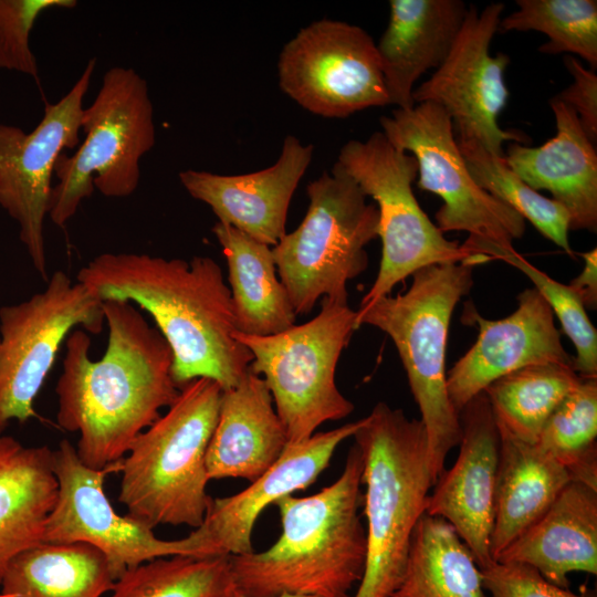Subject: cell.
Returning a JSON list of instances; mask_svg holds the SVG:
<instances>
[{
  "label": "cell",
  "instance_id": "obj_1",
  "mask_svg": "<svg viewBox=\"0 0 597 597\" xmlns=\"http://www.w3.org/2000/svg\"><path fill=\"white\" fill-rule=\"evenodd\" d=\"M103 311L108 328L104 355L92 360L90 335L72 331L55 387L57 425L80 433L76 453L95 470L124 459L180 390L172 379L168 343L135 304L106 300Z\"/></svg>",
  "mask_w": 597,
  "mask_h": 597
},
{
  "label": "cell",
  "instance_id": "obj_2",
  "mask_svg": "<svg viewBox=\"0 0 597 597\" xmlns=\"http://www.w3.org/2000/svg\"><path fill=\"white\" fill-rule=\"evenodd\" d=\"M76 279L102 302L128 301L150 314L171 349L179 389L205 377L227 390L249 371L252 355L234 338L231 291L213 259L105 252L81 268Z\"/></svg>",
  "mask_w": 597,
  "mask_h": 597
},
{
  "label": "cell",
  "instance_id": "obj_3",
  "mask_svg": "<svg viewBox=\"0 0 597 597\" xmlns=\"http://www.w3.org/2000/svg\"><path fill=\"white\" fill-rule=\"evenodd\" d=\"M362 474V455L354 444L331 485L313 495L277 501L282 530L275 543L262 552L229 556L235 593L349 597L366 559Z\"/></svg>",
  "mask_w": 597,
  "mask_h": 597
},
{
  "label": "cell",
  "instance_id": "obj_4",
  "mask_svg": "<svg viewBox=\"0 0 597 597\" xmlns=\"http://www.w3.org/2000/svg\"><path fill=\"white\" fill-rule=\"evenodd\" d=\"M353 437L363 461L366 519L365 567L353 597H391L434 484L427 433L420 419L378 402Z\"/></svg>",
  "mask_w": 597,
  "mask_h": 597
},
{
  "label": "cell",
  "instance_id": "obj_5",
  "mask_svg": "<svg viewBox=\"0 0 597 597\" xmlns=\"http://www.w3.org/2000/svg\"><path fill=\"white\" fill-rule=\"evenodd\" d=\"M472 270L464 262L422 268L405 293L356 311L357 328L374 326L396 346L427 433L433 482L461 439L459 413L447 389L446 350L452 313L473 285Z\"/></svg>",
  "mask_w": 597,
  "mask_h": 597
},
{
  "label": "cell",
  "instance_id": "obj_6",
  "mask_svg": "<svg viewBox=\"0 0 597 597\" xmlns=\"http://www.w3.org/2000/svg\"><path fill=\"white\" fill-rule=\"evenodd\" d=\"M221 394L210 378L186 384L167 412L135 439L121 468L118 501L127 516L150 528L202 525L212 500L206 453Z\"/></svg>",
  "mask_w": 597,
  "mask_h": 597
},
{
  "label": "cell",
  "instance_id": "obj_7",
  "mask_svg": "<svg viewBox=\"0 0 597 597\" xmlns=\"http://www.w3.org/2000/svg\"><path fill=\"white\" fill-rule=\"evenodd\" d=\"M304 219L272 253L295 314L320 297L347 302V283L368 265L366 247L378 237V210L335 163L306 188Z\"/></svg>",
  "mask_w": 597,
  "mask_h": 597
},
{
  "label": "cell",
  "instance_id": "obj_8",
  "mask_svg": "<svg viewBox=\"0 0 597 597\" xmlns=\"http://www.w3.org/2000/svg\"><path fill=\"white\" fill-rule=\"evenodd\" d=\"M81 129L86 135L83 144L71 156L62 153L54 167L59 182L52 188L48 216L60 228L94 187L112 198L137 189L139 161L156 142L146 81L130 67L107 70L95 100L83 109Z\"/></svg>",
  "mask_w": 597,
  "mask_h": 597
},
{
  "label": "cell",
  "instance_id": "obj_9",
  "mask_svg": "<svg viewBox=\"0 0 597 597\" xmlns=\"http://www.w3.org/2000/svg\"><path fill=\"white\" fill-rule=\"evenodd\" d=\"M311 321L269 336L235 332L252 355L250 370L265 381L287 443L303 441L324 422L346 418L354 405L337 388L335 373L356 326L347 302L322 298Z\"/></svg>",
  "mask_w": 597,
  "mask_h": 597
},
{
  "label": "cell",
  "instance_id": "obj_10",
  "mask_svg": "<svg viewBox=\"0 0 597 597\" xmlns=\"http://www.w3.org/2000/svg\"><path fill=\"white\" fill-rule=\"evenodd\" d=\"M336 163L366 197L375 200L379 217L381 260L375 282L359 307L390 295L398 283L422 268L471 260L473 254L458 241L448 240L416 199L415 156L396 148L383 132H375L363 142H347Z\"/></svg>",
  "mask_w": 597,
  "mask_h": 597
},
{
  "label": "cell",
  "instance_id": "obj_11",
  "mask_svg": "<svg viewBox=\"0 0 597 597\" xmlns=\"http://www.w3.org/2000/svg\"><path fill=\"white\" fill-rule=\"evenodd\" d=\"M379 123L396 148L417 159L418 188L441 198L436 226L442 233L468 232L462 247L469 254L484 256L493 248L513 249V242L524 235L525 220L474 181L442 107L423 102L396 108Z\"/></svg>",
  "mask_w": 597,
  "mask_h": 597
},
{
  "label": "cell",
  "instance_id": "obj_12",
  "mask_svg": "<svg viewBox=\"0 0 597 597\" xmlns=\"http://www.w3.org/2000/svg\"><path fill=\"white\" fill-rule=\"evenodd\" d=\"M122 462L91 469L82 463L69 440L60 442L52 460L59 492L43 542L96 547L105 555L115 580L127 569L160 557L220 555L202 525L187 537L165 541L144 523L118 515L106 496L104 480L108 473L121 471Z\"/></svg>",
  "mask_w": 597,
  "mask_h": 597
},
{
  "label": "cell",
  "instance_id": "obj_13",
  "mask_svg": "<svg viewBox=\"0 0 597 597\" xmlns=\"http://www.w3.org/2000/svg\"><path fill=\"white\" fill-rule=\"evenodd\" d=\"M46 287L27 301L0 307V434L11 420L36 416L34 399L60 347L81 326L98 334L105 324L103 302L59 270Z\"/></svg>",
  "mask_w": 597,
  "mask_h": 597
},
{
  "label": "cell",
  "instance_id": "obj_14",
  "mask_svg": "<svg viewBox=\"0 0 597 597\" xmlns=\"http://www.w3.org/2000/svg\"><path fill=\"white\" fill-rule=\"evenodd\" d=\"M277 76L289 97L326 118L389 104L375 41L344 21L323 19L301 29L280 53Z\"/></svg>",
  "mask_w": 597,
  "mask_h": 597
},
{
  "label": "cell",
  "instance_id": "obj_15",
  "mask_svg": "<svg viewBox=\"0 0 597 597\" xmlns=\"http://www.w3.org/2000/svg\"><path fill=\"white\" fill-rule=\"evenodd\" d=\"M504 9L500 2L482 11L470 4L447 59L412 92L415 104L432 102L446 111L457 140H474L498 157H504L505 142L530 143L522 132L504 130L498 123L509 97L504 73L510 56L491 55L490 45Z\"/></svg>",
  "mask_w": 597,
  "mask_h": 597
},
{
  "label": "cell",
  "instance_id": "obj_16",
  "mask_svg": "<svg viewBox=\"0 0 597 597\" xmlns=\"http://www.w3.org/2000/svg\"><path fill=\"white\" fill-rule=\"evenodd\" d=\"M95 64L96 59H91L59 102L45 103L44 116L30 134L0 124V206L18 222L20 240L43 281L49 280L43 224L52 175L62 150L80 142L83 100Z\"/></svg>",
  "mask_w": 597,
  "mask_h": 597
},
{
  "label": "cell",
  "instance_id": "obj_17",
  "mask_svg": "<svg viewBox=\"0 0 597 597\" xmlns=\"http://www.w3.org/2000/svg\"><path fill=\"white\" fill-rule=\"evenodd\" d=\"M462 322L478 328L470 349L447 373V389L455 411L494 380L523 367L559 363L572 364L565 350L554 314L534 287L517 295V308L501 320L481 316L473 303L465 302Z\"/></svg>",
  "mask_w": 597,
  "mask_h": 597
},
{
  "label": "cell",
  "instance_id": "obj_18",
  "mask_svg": "<svg viewBox=\"0 0 597 597\" xmlns=\"http://www.w3.org/2000/svg\"><path fill=\"white\" fill-rule=\"evenodd\" d=\"M460 451L428 495L426 514L447 521L467 545L480 569L491 566L500 432L484 392L459 412Z\"/></svg>",
  "mask_w": 597,
  "mask_h": 597
},
{
  "label": "cell",
  "instance_id": "obj_19",
  "mask_svg": "<svg viewBox=\"0 0 597 597\" xmlns=\"http://www.w3.org/2000/svg\"><path fill=\"white\" fill-rule=\"evenodd\" d=\"M313 145L287 135L277 160L242 175L185 170L179 179L187 192L208 205L218 222L273 248L285 234L291 199L313 157Z\"/></svg>",
  "mask_w": 597,
  "mask_h": 597
},
{
  "label": "cell",
  "instance_id": "obj_20",
  "mask_svg": "<svg viewBox=\"0 0 597 597\" xmlns=\"http://www.w3.org/2000/svg\"><path fill=\"white\" fill-rule=\"evenodd\" d=\"M363 419L287 443L281 457L261 476L233 495L212 499L202 526L220 555L251 553L252 533L260 514L271 504L314 483L328 467L337 447L353 437Z\"/></svg>",
  "mask_w": 597,
  "mask_h": 597
},
{
  "label": "cell",
  "instance_id": "obj_21",
  "mask_svg": "<svg viewBox=\"0 0 597 597\" xmlns=\"http://www.w3.org/2000/svg\"><path fill=\"white\" fill-rule=\"evenodd\" d=\"M556 134L538 147L511 142L507 166L532 189L547 190L569 213L570 229L597 231V153L577 114L549 100Z\"/></svg>",
  "mask_w": 597,
  "mask_h": 597
},
{
  "label": "cell",
  "instance_id": "obj_22",
  "mask_svg": "<svg viewBox=\"0 0 597 597\" xmlns=\"http://www.w3.org/2000/svg\"><path fill=\"white\" fill-rule=\"evenodd\" d=\"M389 21L376 50L389 104L411 108L413 85L447 59L468 6L461 0H390Z\"/></svg>",
  "mask_w": 597,
  "mask_h": 597
},
{
  "label": "cell",
  "instance_id": "obj_23",
  "mask_svg": "<svg viewBox=\"0 0 597 597\" xmlns=\"http://www.w3.org/2000/svg\"><path fill=\"white\" fill-rule=\"evenodd\" d=\"M286 444L271 392L263 378L249 369L235 387L222 390L206 453L208 478L253 482L274 464Z\"/></svg>",
  "mask_w": 597,
  "mask_h": 597
},
{
  "label": "cell",
  "instance_id": "obj_24",
  "mask_svg": "<svg viewBox=\"0 0 597 597\" xmlns=\"http://www.w3.org/2000/svg\"><path fill=\"white\" fill-rule=\"evenodd\" d=\"M495 562L523 563L569 587L573 572L597 574V488L569 482L546 512Z\"/></svg>",
  "mask_w": 597,
  "mask_h": 597
},
{
  "label": "cell",
  "instance_id": "obj_25",
  "mask_svg": "<svg viewBox=\"0 0 597 597\" xmlns=\"http://www.w3.org/2000/svg\"><path fill=\"white\" fill-rule=\"evenodd\" d=\"M499 432L500 455L491 537L494 562L574 481L562 464L536 444L524 442L502 428Z\"/></svg>",
  "mask_w": 597,
  "mask_h": 597
},
{
  "label": "cell",
  "instance_id": "obj_26",
  "mask_svg": "<svg viewBox=\"0 0 597 597\" xmlns=\"http://www.w3.org/2000/svg\"><path fill=\"white\" fill-rule=\"evenodd\" d=\"M53 450L0 434V579L18 553L43 542L59 492Z\"/></svg>",
  "mask_w": 597,
  "mask_h": 597
},
{
  "label": "cell",
  "instance_id": "obj_27",
  "mask_svg": "<svg viewBox=\"0 0 597 597\" xmlns=\"http://www.w3.org/2000/svg\"><path fill=\"white\" fill-rule=\"evenodd\" d=\"M212 232L227 261L237 331L269 336L295 325L296 314L276 275L272 248L218 221Z\"/></svg>",
  "mask_w": 597,
  "mask_h": 597
},
{
  "label": "cell",
  "instance_id": "obj_28",
  "mask_svg": "<svg viewBox=\"0 0 597 597\" xmlns=\"http://www.w3.org/2000/svg\"><path fill=\"white\" fill-rule=\"evenodd\" d=\"M115 579L105 555L86 543H39L14 555L0 579L2 597H101Z\"/></svg>",
  "mask_w": 597,
  "mask_h": 597
},
{
  "label": "cell",
  "instance_id": "obj_29",
  "mask_svg": "<svg viewBox=\"0 0 597 597\" xmlns=\"http://www.w3.org/2000/svg\"><path fill=\"white\" fill-rule=\"evenodd\" d=\"M391 597H485L481 569L447 521L426 513L419 519Z\"/></svg>",
  "mask_w": 597,
  "mask_h": 597
},
{
  "label": "cell",
  "instance_id": "obj_30",
  "mask_svg": "<svg viewBox=\"0 0 597 597\" xmlns=\"http://www.w3.org/2000/svg\"><path fill=\"white\" fill-rule=\"evenodd\" d=\"M582 379L572 364H535L494 380L483 392L498 427L535 444L548 418Z\"/></svg>",
  "mask_w": 597,
  "mask_h": 597
},
{
  "label": "cell",
  "instance_id": "obj_31",
  "mask_svg": "<svg viewBox=\"0 0 597 597\" xmlns=\"http://www.w3.org/2000/svg\"><path fill=\"white\" fill-rule=\"evenodd\" d=\"M111 597H233L230 557L175 555L127 569Z\"/></svg>",
  "mask_w": 597,
  "mask_h": 597
},
{
  "label": "cell",
  "instance_id": "obj_32",
  "mask_svg": "<svg viewBox=\"0 0 597 597\" xmlns=\"http://www.w3.org/2000/svg\"><path fill=\"white\" fill-rule=\"evenodd\" d=\"M457 142L472 178L482 189L528 220L542 235L574 256L568 239L570 217L561 203L532 189L507 166L504 157L493 155L474 140Z\"/></svg>",
  "mask_w": 597,
  "mask_h": 597
},
{
  "label": "cell",
  "instance_id": "obj_33",
  "mask_svg": "<svg viewBox=\"0 0 597 597\" xmlns=\"http://www.w3.org/2000/svg\"><path fill=\"white\" fill-rule=\"evenodd\" d=\"M597 378H583L544 425L536 446L574 481L597 488Z\"/></svg>",
  "mask_w": 597,
  "mask_h": 597
},
{
  "label": "cell",
  "instance_id": "obj_34",
  "mask_svg": "<svg viewBox=\"0 0 597 597\" xmlns=\"http://www.w3.org/2000/svg\"><path fill=\"white\" fill-rule=\"evenodd\" d=\"M517 10L500 20L498 31H538L549 41L541 53H573L597 67L596 0H517Z\"/></svg>",
  "mask_w": 597,
  "mask_h": 597
},
{
  "label": "cell",
  "instance_id": "obj_35",
  "mask_svg": "<svg viewBox=\"0 0 597 597\" xmlns=\"http://www.w3.org/2000/svg\"><path fill=\"white\" fill-rule=\"evenodd\" d=\"M485 256L501 260L524 273L557 316L563 332L573 343L576 356L572 366L582 378H597V331L579 297L566 284L557 282L531 264L514 248L489 250Z\"/></svg>",
  "mask_w": 597,
  "mask_h": 597
},
{
  "label": "cell",
  "instance_id": "obj_36",
  "mask_svg": "<svg viewBox=\"0 0 597 597\" xmlns=\"http://www.w3.org/2000/svg\"><path fill=\"white\" fill-rule=\"evenodd\" d=\"M76 0H0V69L38 80L29 36L38 17L50 9H71Z\"/></svg>",
  "mask_w": 597,
  "mask_h": 597
},
{
  "label": "cell",
  "instance_id": "obj_37",
  "mask_svg": "<svg viewBox=\"0 0 597 597\" xmlns=\"http://www.w3.org/2000/svg\"><path fill=\"white\" fill-rule=\"evenodd\" d=\"M490 597H596L593 590L573 593L545 579L534 567L515 562H494L481 569Z\"/></svg>",
  "mask_w": 597,
  "mask_h": 597
},
{
  "label": "cell",
  "instance_id": "obj_38",
  "mask_svg": "<svg viewBox=\"0 0 597 597\" xmlns=\"http://www.w3.org/2000/svg\"><path fill=\"white\" fill-rule=\"evenodd\" d=\"M564 63L573 76V83L553 98L563 102L577 114L585 134L596 145L597 75L594 70L585 67L575 56H565Z\"/></svg>",
  "mask_w": 597,
  "mask_h": 597
},
{
  "label": "cell",
  "instance_id": "obj_39",
  "mask_svg": "<svg viewBox=\"0 0 597 597\" xmlns=\"http://www.w3.org/2000/svg\"><path fill=\"white\" fill-rule=\"evenodd\" d=\"M584 268L578 276L572 280L568 286L579 297L585 308L597 306V250L580 253Z\"/></svg>",
  "mask_w": 597,
  "mask_h": 597
},
{
  "label": "cell",
  "instance_id": "obj_40",
  "mask_svg": "<svg viewBox=\"0 0 597 597\" xmlns=\"http://www.w3.org/2000/svg\"><path fill=\"white\" fill-rule=\"evenodd\" d=\"M233 597H244V596H241V595L235 593ZM275 597H318V596L298 595V594H282V595H279V596H275Z\"/></svg>",
  "mask_w": 597,
  "mask_h": 597
},
{
  "label": "cell",
  "instance_id": "obj_41",
  "mask_svg": "<svg viewBox=\"0 0 597 597\" xmlns=\"http://www.w3.org/2000/svg\"><path fill=\"white\" fill-rule=\"evenodd\" d=\"M0 597H2L1 593H0Z\"/></svg>",
  "mask_w": 597,
  "mask_h": 597
}]
</instances>
